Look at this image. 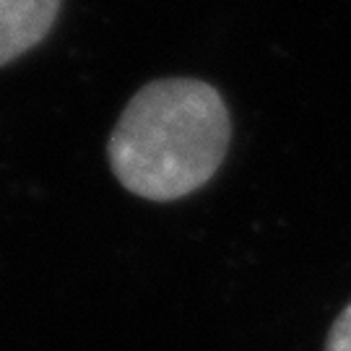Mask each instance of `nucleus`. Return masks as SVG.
Instances as JSON below:
<instances>
[{"instance_id":"1","label":"nucleus","mask_w":351,"mask_h":351,"mask_svg":"<svg viewBox=\"0 0 351 351\" xmlns=\"http://www.w3.org/2000/svg\"><path fill=\"white\" fill-rule=\"evenodd\" d=\"M232 143V112L201 78H159L136 91L112 136L110 167L146 201H177L206 188Z\"/></svg>"},{"instance_id":"2","label":"nucleus","mask_w":351,"mask_h":351,"mask_svg":"<svg viewBox=\"0 0 351 351\" xmlns=\"http://www.w3.org/2000/svg\"><path fill=\"white\" fill-rule=\"evenodd\" d=\"M58 8L60 0H0V65L42 42Z\"/></svg>"},{"instance_id":"3","label":"nucleus","mask_w":351,"mask_h":351,"mask_svg":"<svg viewBox=\"0 0 351 351\" xmlns=\"http://www.w3.org/2000/svg\"><path fill=\"white\" fill-rule=\"evenodd\" d=\"M323 351H351V302L343 304V310L336 315V320L326 336Z\"/></svg>"}]
</instances>
